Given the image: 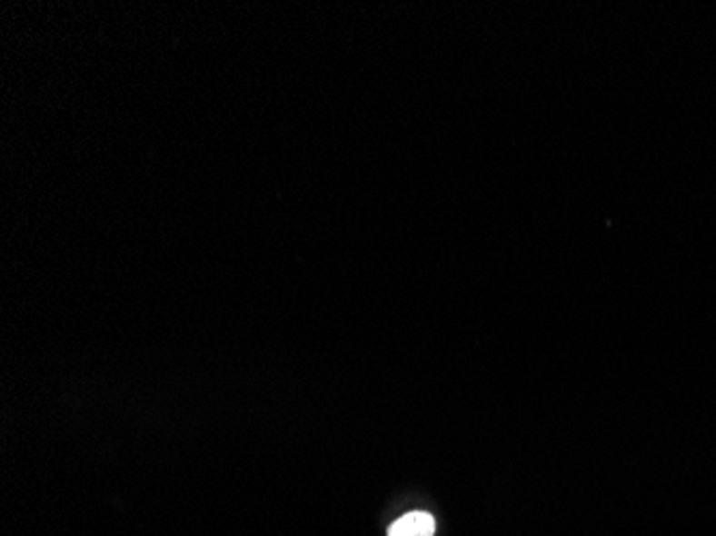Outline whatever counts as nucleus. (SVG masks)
I'll list each match as a JSON object with an SVG mask.
<instances>
[{
	"label": "nucleus",
	"instance_id": "nucleus-1",
	"mask_svg": "<svg viewBox=\"0 0 716 536\" xmlns=\"http://www.w3.org/2000/svg\"><path fill=\"white\" fill-rule=\"evenodd\" d=\"M435 517L427 511H410L391 523L389 536H433Z\"/></svg>",
	"mask_w": 716,
	"mask_h": 536
}]
</instances>
